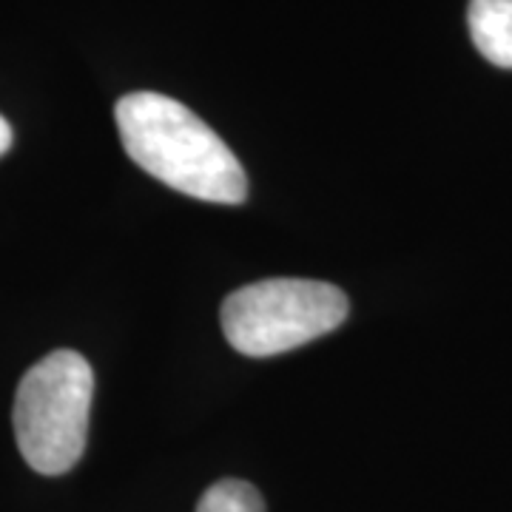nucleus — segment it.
<instances>
[{"label":"nucleus","mask_w":512,"mask_h":512,"mask_svg":"<svg viewBox=\"0 0 512 512\" xmlns=\"http://www.w3.org/2000/svg\"><path fill=\"white\" fill-rule=\"evenodd\" d=\"M114 117L128 157L160 183L194 200L245 202L248 177L237 154L180 100L157 92L126 94Z\"/></svg>","instance_id":"obj_1"},{"label":"nucleus","mask_w":512,"mask_h":512,"mask_svg":"<svg viewBox=\"0 0 512 512\" xmlns=\"http://www.w3.org/2000/svg\"><path fill=\"white\" fill-rule=\"evenodd\" d=\"M94 373L77 350H55L26 370L15 396V436L40 476H63L83 458L89 439Z\"/></svg>","instance_id":"obj_2"},{"label":"nucleus","mask_w":512,"mask_h":512,"mask_svg":"<svg viewBox=\"0 0 512 512\" xmlns=\"http://www.w3.org/2000/svg\"><path fill=\"white\" fill-rule=\"evenodd\" d=\"M350 313L345 291L319 279H262L222 302V330L245 356H279L336 330Z\"/></svg>","instance_id":"obj_3"},{"label":"nucleus","mask_w":512,"mask_h":512,"mask_svg":"<svg viewBox=\"0 0 512 512\" xmlns=\"http://www.w3.org/2000/svg\"><path fill=\"white\" fill-rule=\"evenodd\" d=\"M470 35L498 69H512V0H470Z\"/></svg>","instance_id":"obj_4"},{"label":"nucleus","mask_w":512,"mask_h":512,"mask_svg":"<svg viewBox=\"0 0 512 512\" xmlns=\"http://www.w3.org/2000/svg\"><path fill=\"white\" fill-rule=\"evenodd\" d=\"M197 512H265V501L254 484L222 478L202 493Z\"/></svg>","instance_id":"obj_5"},{"label":"nucleus","mask_w":512,"mask_h":512,"mask_svg":"<svg viewBox=\"0 0 512 512\" xmlns=\"http://www.w3.org/2000/svg\"><path fill=\"white\" fill-rule=\"evenodd\" d=\"M12 148V126L0 117V157Z\"/></svg>","instance_id":"obj_6"}]
</instances>
